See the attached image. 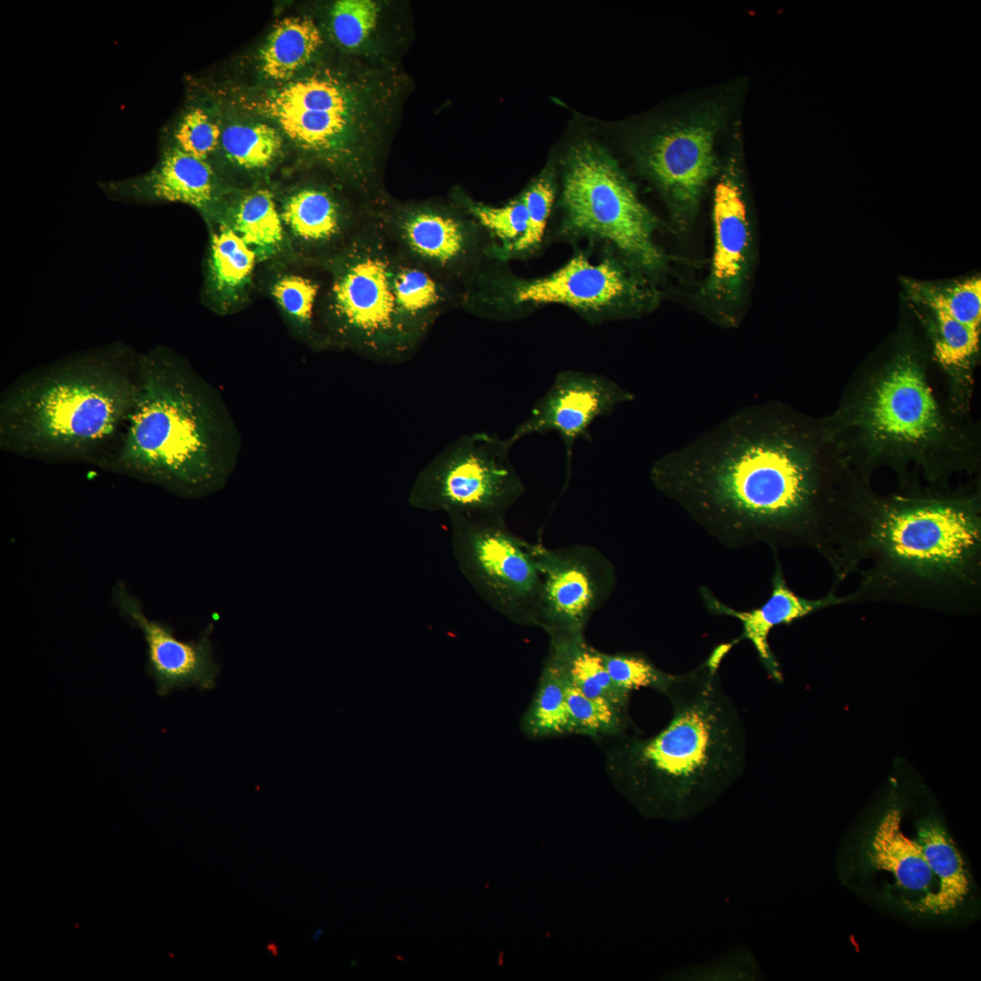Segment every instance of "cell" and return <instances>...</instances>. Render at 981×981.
<instances>
[{
  "instance_id": "cell-40",
  "label": "cell",
  "mask_w": 981,
  "mask_h": 981,
  "mask_svg": "<svg viewBox=\"0 0 981 981\" xmlns=\"http://www.w3.org/2000/svg\"><path fill=\"white\" fill-rule=\"evenodd\" d=\"M671 980H759V966L749 949L737 947L706 963L687 965L669 972Z\"/></svg>"
},
{
  "instance_id": "cell-5",
  "label": "cell",
  "mask_w": 981,
  "mask_h": 981,
  "mask_svg": "<svg viewBox=\"0 0 981 981\" xmlns=\"http://www.w3.org/2000/svg\"><path fill=\"white\" fill-rule=\"evenodd\" d=\"M406 83L391 65L367 68L353 80L325 68L255 102L282 132L379 208L391 196L382 183L385 142Z\"/></svg>"
},
{
  "instance_id": "cell-15",
  "label": "cell",
  "mask_w": 981,
  "mask_h": 981,
  "mask_svg": "<svg viewBox=\"0 0 981 981\" xmlns=\"http://www.w3.org/2000/svg\"><path fill=\"white\" fill-rule=\"evenodd\" d=\"M713 253L699 291L706 313L723 327H737L753 263V236L743 183L732 159L720 174L712 205Z\"/></svg>"
},
{
  "instance_id": "cell-41",
  "label": "cell",
  "mask_w": 981,
  "mask_h": 981,
  "mask_svg": "<svg viewBox=\"0 0 981 981\" xmlns=\"http://www.w3.org/2000/svg\"><path fill=\"white\" fill-rule=\"evenodd\" d=\"M268 949H269V950H272V954H273L274 956H276V955H277V952H278V951H277V947L275 946V945H274V944H271V945H268Z\"/></svg>"
},
{
  "instance_id": "cell-10",
  "label": "cell",
  "mask_w": 981,
  "mask_h": 981,
  "mask_svg": "<svg viewBox=\"0 0 981 981\" xmlns=\"http://www.w3.org/2000/svg\"><path fill=\"white\" fill-rule=\"evenodd\" d=\"M392 243L376 213L335 255L321 264L330 274L319 329L332 348L384 364L413 357L398 319L391 281Z\"/></svg>"
},
{
  "instance_id": "cell-34",
  "label": "cell",
  "mask_w": 981,
  "mask_h": 981,
  "mask_svg": "<svg viewBox=\"0 0 981 981\" xmlns=\"http://www.w3.org/2000/svg\"><path fill=\"white\" fill-rule=\"evenodd\" d=\"M554 171L546 168L520 193L527 209L526 229L520 239L499 261L524 260L536 254L545 243L556 201Z\"/></svg>"
},
{
  "instance_id": "cell-36",
  "label": "cell",
  "mask_w": 981,
  "mask_h": 981,
  "mask_svg": "<svg viewBox=\"0 0 981 981\" xmlns=\"http://www.w3.org/2000/svg\"><path fill=\"white\" fill-rule=\"evenodd\" d=\"M911 297L928 309H939L956 321L980 329L981 280L974 276L949 283L908 282Z\"/></svg>"
},
{
  "instance_id": "cell-39",
  "label": "cell",
  "mask_w": 981,
  "mask_h": 981,
  "mask_svg": "<svg viewBox=\"0 0 981 981\" xmlns=\"http://www.w3.org/2000/svg\"><path fill=\"white\" fill-rule=\"evenodd\" d=\"M222 132L210 111L199 103L191 104L177 119L169 145L208 160L221 141Z\"/></svg>"
},
{
  "instance_id": "cell-38",
  "label": "cell",
  "mask_w": 981,
  "mask_h": 981,
  "mask_svg": "<svg viewBox=\"0 0 981 981\" xmlns=\"http://www.w3.org/2000/svg\"><path fill=\"white\" fill-rule=\"evenodd\" d=\"M603 658L611 679L631 693L642 688L665 695L675 674L659 669L643 652L605 653Z\"/></svg>"
},
{
  "instance_id": "cell-20",
  "label": "cell",
  "mask_w": 981,
  "mask_h": 981,
  "mask_svg": "<svg viewBox=\"0 0 981 981\" xmlns=\"http://www.w3.org/2000/svg\"><path fill=\"white\" fill-rule=\"evenodd\" d=\"M280 212L285 230L320 265L339 253L376 213L365 205L350 204L325 185L298 190L287 197Z\"/></svg>"
},
{
  "instance_id": "cell-4",
  "label": "cell",
  "mask_w": 981,
  "mask_h": 981,
  "mask_svg": "<svg viewBox=\"0 0 981 981\" xmlns=\"http://www.w3.org/2000/svg\"><path fill=\"white\" fill-rule=\"evenodd\" d=\"M218 391L184 360L157 347L138 356V386L113 452L99 464L184 498L225 486L241 452Z\"/></svg>"
},
{
  "instance_id": "cell-30",
  "label": "cell",
  "mask_w": 981,
  "mask_h": 981,
  "mask_svg": "<svg viewBox=\"0 0 981 981\" xmlns=\"http://www.w3.org/2000/svg\"><path fill=\"white\" fill-rule=\"evenodd\" d=\"M928 310L936 360L951 377L956 391L968 388L972 365L978 352L980 329L962 323L942 310Z\"/></svg>"
},
{
  "instance_id": "cell-25",
  "label": "cell",
  "mask_w": 981,
  "mask_h": 981,
  "mask_svg": "<svg viewBox=\"0 0 981 981\" xmlns=\"http://www.w3.org/2000/svg\"><path fill=\"white\" fill-rule=\"evenodd\" d=\"M257 256L227 224L212 233L208 258V292L216 312L230 313L243 300Z\"/></svg>"
},
{
  "instance_id": "cell-33",
  "label": "cell",
  "mask_w": 981,
  "mask_h": 981,
  "mask_svg": "<svg viewBox=\"0 0 981 981\" xmlns=\"http://www.w3.org/2000/svg\"><path fill=\"white\" fill-rule=\"evenodd\" d=\"M220 144L233 164L259 172L278 159L282 137L275 127L265 123H235L223 131Z\"/></svg>"
},
{
  "instance_id": "cell-17",
  "label": "cell",
  "mask_w": 981,
  "mask_h": 981,
  "mask_svg": "<svg viewBox=\"0 0 981 981\" xmlns=\"http://www.w3.org/2000/svg\"><path fill=\"white\" fill-rule=\"evenodd\" d=\"M634 398L632 392L605 375L561 371L507 441L512 447L529 435L558 432L564 444L569 472L575 442L590 441V429L598 418L610 415Z\"/></svg>"
},
{
  "instance_id": "cell-2",
  "label": "cell",
  "mask_w": 981,
  "mask_h": 981,
  "mask_svg": "<svg viewBox=\"0 0 981 981\" xmlns=\"http://www.w3.org/2000/svg\"><path fill=\"white\" fill-rule=\"evenodd\" d=\"M866 485L853 487L827 560L836 584L868 561L850 602L979 605V495L880 497Z\"/></svg>"
},
{
  "instance_id": "cell-21",
  "label": "cell",
  "mask_w": 981,
  "mask_h": 981,
  "mask_svg": "<svg viewBox=\"0 0 981 981\" xmlns=\"http://www.w3.org/2000/svg\"><path fill=\"white\" fill-rule=\"evenodd\" d=\"M112 199L134 203H182L211 218L219 197L216 175L208 161L167 145L145 173L100 184Z\"/></svg>"
},
{
  "instance_id": "cell-32",
  "label": "cell",
  "mask_w": 981,
  "mask_h": 981,
  "mask_svg": "<svg viewBox=\"0 0 981 981\" xmlns=\"http://www.w3.org/2000/svg\"><path fill=\"white\" fill-rule=\"evenodd\" d=\"M450 197L495 242L496 247L491 252V259L499 261L525 232L527 209L520 194L501 206L475 201L457 188Z\"/></svg>"
},
{
  "instance_id": "cell-24",
  "label": "cell",
  "mask_w": 981,
  "mask_h": 981,
  "mask_svg": "<svg viewBox=\"0 0 981 981\" xmlns=\"http://www.w3.org/2000/svg\"><path fill=\"white\" fill-rule=\"evenodd\" d=\"M898 809H889L878 823L871 840L870 854L875 865L889 872L907 891L924 894L922 905L930 897L936 881L916 841L902 831Z\"/></svg>"
},
{
  "instance_id": "cell-29",
  "label": "cell",
  "mask_w": 981,
  "mask_h": 981,
  "mask_svg": "<svg viewBox=\"0 0 981 981\" xmlns=\"http://www.w3.org/2000/svg\"><path fill=\"white\" fill-rule=\"evenodd\" d=\"M228 226L260 259L275 255L284 243L285 228L280 209L271 192L265 189L243 196L232 211Z\"/></svg>"
},
{
  "instance_id": "cell-3",
  "label": "cell",
  "mask_w": 981,
  "mask_h": 981,
  "mask_svg": "<svg viewBox=\"0 0 981 981\" xmlns=\"http://www.w3.org/2000/svg\"><path fill=\"white\" fill-rule=\"evenodd\" d=\"M714 651L675 674L665 693L668 725L651 737L623 733L597 742L616 790L643 817L684 821L710 808L744 773L747 737Z\"/></svg>"
},
{
  "instance_id": "cell-37",
  "label": "cell",
  "mask_w": 981,
  "mask_h": 981,
  "mask_svg": "<svg viewBox=\"0 0 981 981\" xmlns=\"http://www.w3.org/2000/svg\"><path fill=\"white\" fill-rule=\"evenodd\" d=\"M381 5L372 0H338L330 9V25L336 42L348 50L364 46L379 26Z\"/></svg>"
},
{
  "instance_id": "cell-11",
  "label": "cell",
  "mask_w": 981,
  "mask_h": 981,
  "mask_svg": "<svg viewBox=\"0 0 981 981\" xmlns=\"http://www.w3.org/2000/svg\"><path fill=\"white\" fill-rule=\"evenodd\" d=\"M507 439L478 431L458 437L418 473L409 504L430 512L505 518L525 487Z\"/></svg>"
},
{
  "instance_id": "cell-23",
  "label": "cell",
  "mask_w": 981,
  "mask_h": 981,
  "mask_svg": "<svg viewBox=\"0 0 981 981\" xmlns=\"http://www.w3.org/2000/svg\"><path fill=\"white\" fill-rule=\"evenodd\" d=\"M549 637L548 656L559 666L570 684L589 698L629 708L630 693L611 679L603 652L587 642L584 630L555 632Z\"/></svg>"
},
{
  "instance_id": "cell-26",
  "label": "cell",
  "mask_w": 981,
  "mask_h": 981,
  "mask_svg": "<svg viewBox=\"0 0 981 981\" xmlns=\"http://www.w3.org/2000/svg\"><path fill=\"white\" fill-rule=\"evenodd\" d=\"M916 841L936 881V888L925 907L935 914L954 911L969 893V877L960 852L935 821L919 827Z\"/></svg>"
},
{
  "instance_id": "cell-22",
  "label": "cell",
  "mask_w": 981,
  "mask_h": 981,
  "mask_svg": "<svg viewBox=\"0 0 981 981\" xmlns=\"http://www.w3.org/2000/svg\"><path fill=\"white\" fill-rule=\"evenodd\" d=\"M391 281L400 327L414 355L439 318L461 307L464 288L423 267L393 243Z\"/></svg>"
},
{
  "instance_id": "cell-9",
  "label": "cell",
  "mask_w": 981,
  "mask_h": 981,
  "mask_svg": "<svg viewBox=\"0 0 981 981\" xmlns=\"http://www.w3.org/2000/svg\"><path fill=\"white\" fill-rule=\"evenodd\" d=\"M562 164L560 213L550 223V237L599 244L654 281L668 262L655 238L659 221L615 160L582 141L569 149Z\"/></svg>"
},
{
  "instance_id": "cell-27",
  "label": "cell",
  "mask_w": 981,
  "mask_h": 981,
  "mask_svg": "<svg viewBox=\"0 0 981 981\" xmlns=\"http://www.w3.org/2000/svg\"><path fill=\"white\" fill-rule=\"evenodd\" d=\"M323 45L311 18L295 16L279 21L260 53V68L266 79L286 81L304 68Z\"/></svg>"
},
{
  "instance_id": "cell-6",
  "label": "cell",
  "mask_w": 981,
  "mask_h": 981,
  "mask_svg": "<svg viewBox=\"0 0 981 981\" xmlns=\"http://www.w3.org/2000/svg\"><path fill=\"white\" fill-rule=\"evenodd\" d=\"M79 355L19 378L0 400L2 451L40 459L94 457L124 428L138 386V357Z\"/></svg>"
},
{
  "instance_id": "cell-35",
  "label": "cell",
  "mask_w": 981,
  "mask_h": 981,
  "mask_svg": "<svg viewBox=\"0 0 981 981\" xmlns=\"http://www.w3.org/2000/svg\"><path fill=\"white\" fill-rule=\"evenodd\" d=\"M566 703L570 719L571 735L601 739L629 732L633 722L629 708L585 696L567 680Z\"/></svg>"
},
{
  "instance_id": "cell-14",
  "label": "cell",
  "mask_w": 981,
  "mask_h": 981,
  "mask_svg": "<svg viewBox=\"0 0 981 981\" xmlns=\"http://www.w3.org/2000/svg\"><path fill=\"white\" fill-rule=\"evenodd\" d=\"M721 121L720 113L703 112L667 124L637 148L641 171L662 194L679 231L691 224L718 173L714 145Z\"/></svg>"
},
{
  "instance_id": "cell-28",
  "label": "cell",
  "mask_w": 981,
  "mask_h": 981,
  "mask_svg": "<svg viewBox=\"0 0 981 981\" xmlns=\"http://www.w3.org/2000/svg\"><path fill=\"white\" fill-rule=\"evenodd\" d=\"M566 686L563 672L547 655L535 693L520 720L526 737L538 739L571 735Z\"/></svg>"
},
{
  "instance_id": "cell-1",
  "label": "cell",
  "mask_w": 981,
  "mask_h": 981,
  "mask_svg": "<svg viewBox=\"0 0 981 981\" xmlns=\"http://www.w3.org/2000/svg\"><path fill=\"white\" fill-rule=\"evenodd\" d=\"M818 428L772 404L745 407L651 466L653 486L709 535L829 556L853 482L819 451Z\"/></svg>"
},
{
  "instance_id": "cell-42",
  "label": "cell",
  "mask_w": 981,
  "mask_h": 981,
  "mask_svg": "<svg viewBox=\"0 0 981 981\" xmlns=\"http://www.w3.org/2000/svg\"><path fill=\"white\" fill-rule=\"evenodd\" d=\"M322 933V928H318V929H317L316 931H315V933L313 934V936H312V937H313V939H314V940H316L317 938H319Z\"/></svg>"
},
{
  "instance_id": "cell-18",
  "label": "cell",
  "mask_w": 981,
  "mask_h": 981,
  "mask_svg": "<svg viewBox=\"0 0 981 981\" xmlns=\"http://www.w3.org/2000/svg\"><path fill=\"white\" fill-rule=\"evenodd\" d=\"M114 601L120 612L139 628L147 648V672L156 683L159 695L175 689H212L219 672L213 655V624L196 640L178 639L171 627L150 619L142 603L124 583L114 588Z\"/></svg>"
},
{
  "instance_id": "cell-16",
  "label": "cell",
  "mask_w": 981,
  "mask_h": 981,
  "mask_svg": "<svg viewBox=\"0 0 981 981\" xmlns=\"http://www.w3.org/2000/svg\"><path fill=\"white\" fill-rule=\"evenodd\" d=\"M534 552L540 572L536 627L548 635L584 630L616 587L612 562L590 545L549 549L534 544Z\"/></svg>"
},
{
  "instance_id": "cell-8",
  "label": "cell",
  "mask_w": 981,
  "mask_h": 981,
  "mask_svg": "<svg viewBox=\"0 0 981 981\" xmlns=\"http://www.w3.org/2000/svg\"><path fill=\"white\" fill-rule=\"evenodd\" d=\"M659 302L652 280L618 255L598 260L578 250L560 267L538 277L515 274L508 263L488 260L465 285L461 308L479 319L512 322L549 305L572 310L590 324L639 318Z\"/></svg>"
},
{
  "instance_id": "cell-7",
  "label": "cell",
  "mask_w": 981,
  "mask_h": 981,
  "mask_svg": "<svg viewBox=\"0 0 981 981\" xmlns=\"http://www.w3.org/2000/svg\"><path fill=\"white\" fill-rule=\"evenodd\" d=\"M818 429L824 443L847 435L855 442L860 450L852 461L858 464L865 482L879 464L891 465L904 476L913 461L934 483L958 469L949 450L956 452L963 441L943 414L924 364L912 350L898 352L869 375Z\"/></svg>"
},
{
  "instance_id": "cell-13",
  "label": "cell",
  "mask_w": 981,
  "mask_h": 981,
  "mask_svg": "<svg viewBox=\"0 0 981 981\" xmlns=\"http://www.w3.org/2000/svg\"><path fill=\"white\" fill-rule=\"evenodd\" d=\"M376 215L400 251L463 288L491 259L496 246L451 200L399 202L391 198Z\"/></svg>"
},
{
  "instance_id": "cell-31",
  "label": "cell",
  "mask_w": 981,
  "mask_h": 981,
  "mask_svg": "<svg viewBox=\"0 0 981 981\" xmlns=\"http://www.w3.org/2000/svg\"><path fill=\"white\" fill-rule=\"evenodd\" d=\"M320 285L301 275H284L272 287V294L293 332L310 347L332 348L314 320V307Z\"/></svg>"
},
{
  "instance_id": "cell-19",
  "label": "cell",
  "mask_w": 981,
  "mask_h": 981,
  "mask_svg": "<svg viewBox=\"0 0 981 981\" xmlns=\"http://www.w3.org/2000/svg\"><path fill=\"white\" fill-rule=\"evenodd\" d=\"M772 551L775 568L771 578V590L768 599L760 606L739 610L723 603L707 587L702 586L699 592L709 613L732 617L740 622L742 631L731 643L735 646L740 641L748 640L768 674L774 680L781 682L782 672L768 643L771 630L778 626L789 625L821 609L850 602L851 597L850 594L837 597L835 587L820 599L812 600L799 596L789 588L785 580L778 550Z\"/></svg>"
},
{
  "instance_id": "cell-12",
  "label": "cell",
  "mask_w": 981,
  "mask_h": 981,
  "mask_svg": "<svg viewBox=\"0 0 981 981\" xmlns=\"http://www.w3.org/2000/svg\"><path fill=\"white\" fill-rule=\"evenodd\" d=\"M447 516L454 559L474 590L513 623L536 626L540 572L534 544L512 533L505 518Z\"/></svg>"
}]
</instances>
